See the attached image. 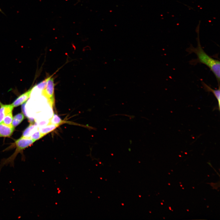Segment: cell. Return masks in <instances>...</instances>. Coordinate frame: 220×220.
Here are the masks:
<instances>
[{
	"instance_id": "cell-8",
	"label": "cell",
	"mask_w": 220,
	"mask_h": 220,
	"mask_svg": "<svg viewBox=\"0 0 220 220\" xmlns=\"http://www.w3.org/2000/svg\"><path fill=\"white\" fill-rule=\"evenodd\" d=\"M13 119L12 112H11L5 116L1 123L9 127H13L12 125Z\"/></svg>"
},
{
	"instance_id": "cell-2",
	"label": "cell",
	"mask_w": 220,
	"mask_h": 220,
	"mask_svg": "<svg viewBox=\"0 0 220 220\" xmlns=\"http://www.w3.org/2000/svg\"><path fill=\"white\" fill-rule=\"evenodd\" d=\"M35 141L30 137H27L22 136L19 139L15 141V144L16 146V149L15 152L10 156L7 158L3 159L2 160L0 163V172L4 166H7L9 165L10 166L14 167V160L19 153L22 155L23 156V151L24 149L29 146H31Z\"/></svg>"
},
{
	"instance_id": "cell-11",
	"label": "cell",
	"mask_w": 220,
	"mask_h": 220,
	"mask_svg": "<svg viewBox=\"0 0 220 220\" xmlns=\"http://www.w3.org/2000/svg\"><path fill=\"white\" fill-rule=\"evenodd\" d=\"M44 135H45L42 133L39 130L34 133L29 137L36 141L42 138Z\"/></svg>"
},
{
	"instance_id": "cell-3",
	"label": "cell",
	"mask_w": 220,
	"mask_h": 220,
	"mask_svg": "<svg viewBox=\"0 0 220 220\" xmlns=\"http://www.w3.org/2000/svg\"><path fill=\"white\" fill-rule=\"evenodd\" d=\"M33 89L34 87H32L19 96L11 104L13 107H17L25 102L30 97Z\"/></svg>"
},
{
	"instance_id": "cell-7",
	"label": "cell",
	"mask_w": 220,
	"mask_h": 220,
	"mask_svg": "<svg viewBox=\"0 0 220 220\" xmlns=\"http://www.w3.org/2000/svg\"><path fill=\"white\" fill-rule=\"evenodd\" d=\"M24 118V115L22 113H19L16 115L13 118L12 122L13 127L15 128L22 122Z\"/></svg>"
},
{
	"instance_id": "cell-6",
	"label": "cell",
	"mask_w": 220,
	"mask_h": 220,
	"mask_svg": "<svg viewBox=\"0 0 220 220\" xmlns=\"http://www.w3.org/2000/svg\"><path fill=\"white\" fill-rule=\"evenodd\" d=\"M14 128L0 123V137H9L12 135Z\"/></svg>"
},
{
	"instance_id": "cell-9",
	"label": "cell",
	"mask_w": 220,
	"mask_h": 220,
	"mask_svg": "<svg viewBox=\"0 0 220 220\" xmlns=\"http://www.w3.org/2000/svg\"><path fill=\"white\" fill-rule=\"evenodd\" d=\"M58 126L54 124L49 123L46 127L42 128L39 131L44 135H46L55 129Z\"/></svg>"
},
{
	"instance_id": "cell-10",
	"label": "cell",
	"mask_w": 220,
	"mask_h": 220,
	"mask_svg": "<svg viewBox=\"0 0 220 220\" xmlns=\"http://www.w3.org/2000/svg\"><path fill=\"white\" fill-rule=\"evenodd\" d=\"M63 121L57 115L54 114L49 120V123L58 126L62 123H63Z\"/></svg>"
},
{
	"instance_id": "cell-5",
	"label": "cell",
	"mask_w": 220,
	"mask_h": 220,
	"mask_svg": "<svg viewBox=\"0 0 220 220\" xmlns=\"http://www.w3.org/2000/svg\"><path fill=\"white\" fill-rule=\"evenodd\" d=\"M0 123H1L5 116L12 112L13 107L11 105H3L0 102Z\"/></svg>"
},
{
	"instance_id": "cell-1",
	"label": "cell",
	"mask_w": 220,
	"mask_h": 220,
	"mask_svg": "<svg viewBox=\"0 0 220 220\" xmlns=\"http://www.w3.org/2000/svg\"><path fill=\"white\" fill-rule=\"evenodd\" d=\"M199 26L197 27L196 31L197 37V47L195 48L191 44L189 47L186 49L189 54L194 53L196 54L197 58L193 59L189 61L190 64L194 65L198 63L202 64L207 66L215 76L218 85H220V62L219 60L215 59L209 56L203 49L200 41L199 36Z\"/></svg>"
},
{
	"instance_id": "cell-4",
	"label": "cell",
	"mask_w": 220,
	"mask_h": 220,
	"mask_svg": "<svg viewBox=\"0 0 220 220\" xmlns=\"http://www.w3.org/2000/svg\"><path fill=\"white\" fill-rule=\"evenodd\" d=\"M201 82L204 89L205 91L209 92H212L217 100L218 104V110L219 111L220 107V85H218V89H214L205 83L204 82L202 81Z\"/></svg>"
}]
</instances>
